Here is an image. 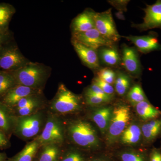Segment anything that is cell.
Listing matches in <instances>:
<instances>
[{
	"instance_id": "obj_1",
	"label": "cell",
	"mask_w": 161,
	"mask_h": 161,
	"mask_svg": "<svg viewBox=\"0 0 161 161\" xmlns=\"http://www.w3.org/2000/svg\"><path fill=\"white\" fill-rule=\"evenodd\" d=\"M66 139L80 150L94 151L100 148L101 142L97 131L89 121L77 119L65 123Z\"/></svg>"
},
{
	"instance_id": "obj_2",
	"label": "cell",
	"mask_w": 161,
	"mask_h": 161,
	"mask_svg": "<svg viewBox=\"0 0 161 161\" xmlns=\"http://www.w3.org/2000/svg\"><path fill=\"white\" fill-rule=\"evenodd\" d=\"M82 108L83 101L80 95L73 93L63 84H60L57 94L50 103L48 112L61 117L78 113Z\"/></svg>"
},
{
	"instance_id": "obj_3",
	"label": "cell",
	"mask_w": 161,
	"mask_h": 161,
	"mask_svg": "<svg viewBox=\"0 0 161 161\" xmlns=\"http://www.w3.org/2000/svg\"><path fill=\"white\" fill-rule=\"evenodd\" d=\"M44 109L27 116L16 117L13 134L23 141L35 139L42 132L47 112Z\"/></svg>"
},
{
	"instance_id": "obj_4",
	"label": "cell",
	"mask_w": 161,
	"mask_h": 161,
	"mask_svg": "<svg viewBox=\"0 0 161 161\" xmlns=\"http://www.w3.org/2000/svg\"><path fill=\"white\" fill-rule=\"evenodd\" d=\"M35 139L37 141L40 147L49 144L64 146L66 139L64 121L60 116L47 112L46 123L43 130Z\"/></svg>"
},
{
	"instance_id": "obj_5",
	"label": "cell",
	"mask_w": 161,
	"mask_h": 161,
	"mask_svg": "<svg viewBox=\"0 0 161 161\" xmlns=\"http://www.w3.org/2000/svg\"><path fill=\"white\" fill-rule=\"evenodd\" d=\"M131 117L130 107L125 104H118L113 107L109 125L105 136L108 146H112L119 140L130 124Z\"/></svg>"
},
{
	"instance_id": "obj_6",
	"label": "cell",
	"mask_w": 161,
	"mask_h": 161,
	"mask_svg": "<svg viewBox=\"0 0 161 161\" xmlns=\"http://www.w3.org/2000/svg\"><path fill=\"white\" fill-rule=\"evenodd\" d=\"M17 85L40 90L46 81V70L34 63L26 64L18 69L10 72Z\"/></svg>"
},
{
	"instance_id": "obj_7",
	"label": "cell",
	"mask_w": 161,
	"mask_h": 161,
	"mask_svg": "<svg viewBox=\"0 0 161 161\" xmlns=\"http://www.w3.org/2000/svg\"><path fill=\"white\" fill-rule=\"evenodd\" d=\"M95 28L103 36L112 42L120 40L119 35L112 17L111 9L102 13H95L94 16Z\"/></svg>"
},
{
	"instance_id": "obj_8",
	"label": "cell",
	"mask_w": 161,
	"mask_h": 161,
	"mask_svg": "<svg viewBox=\"0 0 161 161\" xmlns=\"http://www.w3.org/2000/svg\"><path fill=\"white\" fill-rule=\"evenodd\" d=\"M25 62L26 59L16 47L6 45L0 50V71H13Z\"/></svg>"
},
{
	"instance_id": "obj_9",
	"label": "cell",
	"mask_w": 161,
	"mask_h": 161,
	"mask_svg": "<svg viewBox=\"0 0 161 161\" xmlns=\"http://www.w3.org/2000/svg\"><path fill=\"white\" fill-rule=\"evenodd\" d=\"M75 41L97 50L103 47L112 46L113 42L104 37L95 28L74 35Z\"/></svg>"
},
{
	"instance_id": "obj_10",
	"label": "cell",
	"mask_w": 161,
	"mask_h": 161,
	"mask_svg": "<svg viewBox=\"0 0 161 161\" xmlns=\"http://www.w3.org/2000/svg\"><path fill=\"white\" fill-rule=\"evenodd\" d=\"M40 92V90L17 85L5 94L0 99V102L12 109L22 98L31 95H39Z\"/></svg>"
},
{
	"instance_id": "obj_11",
	"label": "cell",
	"mask_w": 161,
	"mask_h": 161,
	"mask_svg": "<svg viewBox=\"0 0 161 161\" xmlns=\"http://www.w3.org/2000/svg\"><path fill=\"white\" fill-rule=\"evenodd\" d=\"M145 15L143 22L136 25L142 30L161 27V1H158L152 5H147L144 9Z\"/></svg>"
},
{
	"instance_id": "obj_12",
	"label": "cell",
	"mask_w": 161,
	"mask_h": 161,
	"mask_svg": "<svg viewBox=\"0 0 161 161\" xmlns=\"http://www.w3.org/2000/svg\"><path fill=\"white\" fill-rule=\"evenodd\" d=\"M113 109V107L103 106L94 108L90 112V119L96 125L103 135L105 136L108 131Z\"/></svg>"
},
{
	"instance_id": "obj_13",
	"label": "cell",
	"mask_w": 161,
	"mask_h": 161,
	"mask_svg": "<svg viewBox=\"0 0 161 161\" xmlns=\"http://www.w3.org/2000/svg\"><path fill=\"white\" fill-rule=\"evenodd\" d=\"M73 45L76 52L87 66L92 69H97L99 67V59L97 50L88 47L74 40Z\"/></svg>"
},
{
	"instance_id": "obj_14",
	"label": "cell",
	"mask_w": 161,
	"mask_h": 161,
	"mask_svg": "<svg viewBox=\"0 0 161 161\" xmlns=\"http://www.w3.org/2000/svg\"><path fill=\"white\" fill-rule=\"evenodd\" d=\"M122 63L124 67L131 75L136 76L140 74V62L135 48L124 47L122 52Z\"/></svg>"
},
{
	"instance_id": "obj_15",
	"label": "cell",
	"mask_w": 161,
	"mask_h": 161,
	"mask_svg": "<svg viewBox=\"0 0 161 161\" xmlns=\"http://www.w3.org/2000/svg\"><path fill=\"white\" fill-rule=\"evenodd\" d=\"M16 119L12 110L0 102V130L9 139L13 133Z\"/></svg>"
},
{
	"instance_id": "obj_16",
	"label": "cell",
	"mask_w": 161,
	"mask_h": 161,
	"mask_svg": "<svg viewBox=\"0 0 161 161\" xmlns=\"http://www.w3.org/2000/svg\"><path fill=\"white\" fill-rule=\"evenodd\" d=\"M125 38L134 43L142 53H147L161 49V45L159 43L158 39L150 35L142 36H130Z\"/></svg>"
},
{
	"instance_id": "obj_17",
	"label": "cell",
	"mask_w": 161,
	"mask_h": 161,
	"mask_svg": "<svg viewBox=\"0 0 161 161\" xmlns=\"http://www.w3.org/2000/svg\"><path fill=\"white\" fill-rule=\"evenodd\" d=\"M141 130L144 142L152 143L161 133V116L143 123L141 125Z\"/></svg>"
},
{
	"instance_id": "obj_18",
	"label": "cell",
	"mask_w": 161,
	"mask_h": 161,
	"mask_svg": "<svg viewBox=\"0 0 161 161\" xmlns=\"http://www.w3.org/2000/svg\"><path fill=\"white\" fill-rule=\"evenodd\" d=\"M142 139L141 125L133 122L130 123L121 135L120 143L127 146L137 145Z\"/></svg>"
},
{
	"instance_id": "obj_19",
	"label": "cell",
	"mask_w": 161,
	"mask_h": 161,
	"mask_svg": "<svg viewBox=\"0 0 161 161\" xmlns=\"http://www.w3.org/2000/svg\"><path fill=\"white\" fill-rule=\"evenodd\" d=\"M95 13L93 11H85L78 15L73 22L75 34L83 32L95 28Z\"/></svg>"
},
{
	"instance_id": "obj_20",
	"label": "cell",
	"mask_w": 161,
	"mask_h": 161,
	"mask_svg": "<svg viewBox=\"0 0 161 161\" xmlns=\"http://www.w3.org/2000/svg\"><path fill=\"white\" fill-rule=\"evenodd\" d=\"M138 117L144 122L158 118L161 116V112L148 101H144L135 106Z\"/></svg>"
},
{
	"instance_id": "obj_21",
	"label": "cell",
	"mask_w": 161,
	"mask_h": 161,
	"mask_svg": "<svg viewBox=\"0 0 161 161\" xmlns=\"http://www.w3.org/2000/svg\"><path fill=\"white\" fill-rule=\"evenodd\" d=\"M63 146L49 144L40 147L38 152L39 161H59L63 151Z\"/></svg>"
},
{
	"instance_id": "obj_22",
	"label": "cell",
	"mask_w": 161,
	"mask_h": 161,
	"mask_svg": "<svg viewBox=\"0 0 161 161\" xmlns=\"http://www.w3.org/2000/svg\"><path fill=\"white\" fill-rule=\"evenodd\" d=\"M40 146L36 139L26 144L22 150L6 161H33L37 154Z\"/></svg>"
},
{
	"instance_id": "obj_23",
	"label": "cell",
	"mask_w": 161,
	"mask_h": 161,
	"mask_svg": "<svg viewBox=\"0 0 161 161\" xmlns=\"http://www.w3.org/2000/svg\"><path fill=\"white\" fill-rule=\"evenodd\" d=\"M116 156L121 161H149V153L132 148L120 150Z\"/></svg>"
},
{
	"instance_id": "obj_24",
	"label": "cell",
	"mask_w": 161,
	"mask_h": 161,
	"mask_svg": "<svg viewBox=\"0 0 161 161\" xmlns=\"http://www.w3.org/2000/svg\"><path fill=\"white\" fill-rule=\"evenodd\" d=\"M102 61L109 66L118 65L120 62V58L117 50L112 46L101 47L99 51Z\"/></svg>"
},
{
	"instance_id": "obj_25",
	"label": "cell",
	"mask_w": 161,
	"mask_h": 161,
	"mask_svg": "<svg viewBox=\"0 0 161 161\" xmlns=\"http://www.w3.org/2000/svg\"><path fill=\"white\" fill-rule=\"evenodd\" d=\"M114 84L115 93L121 97H123L127 95L130 90L131 80L128 75L123 72H119L116 74Z\"/></svg>"
},
{
	"instance_id": "obj_26",
	"label": "cell",
	"mask_w": 161,
	"mask_h": 161,
	"mask_svg": "<svg viewBox=\"0 0 161 161\" xmlns=\"http://www.w3.org/2000/svg\"><path fill=\"white\" fill-rule=\"evenodd\" d=\"M89 158L83 150L71 148L63 150L59 161H87Z\"/></svg>"
},
{
	"instance_id": "obj_27",
	"label": "cell",
	"mask_w": 161,
	"mask_h": 161,
	"mask_svg": "<svg viewBox=\"0 0 161 161\" xmlns=\"http://www.w3.org/2000/svg\"><path fill=\"white\" fill-rule=\"evenodd\" d=\"M16 85V82L10 72L0 71V99Z\"/></svg>"
},
{
	"instance_id": "obj_28",
	"label": "cell",
	"mask_w": 161,
	"mask_h": 161,
	"mask_svg": "<svg viewBox=\"0 0 161 161\" xmlns=\"http://www.w3.org/2000/svg\"><path fill=\"white\" fill-rule=\"evenodd\" d=\"M127 98L133 106L142 102L148 100L143 90L138 84L135 85L130 89L127 93Z\"/></svg>"
},
{
	"instance_id": "obj_29",
	"label": "cell",
	"mask_w": 161,
	"mask_h": 161,
	"mask_svg": "<svg viewBox=\"0 0 161 161\" xmlns=\"http://www.w3.org/2000/svg\"><path fill=\"white\" fill-rule=\"evenodd\" d=\"M43 101L27 106L23 108L13 111L16 117L27 116L36 113L43 109Z\"/></svg>"
},
{
	"instance_id": "obj_30",
	"label": "cell",
	"mask_w": 161,
	"mask_h": 161,
	"mask_svg": "<svg viewBox=\"0 0 161 161\" xmlns=\"http://www.w3.org/2000/svg\"><path fill=\"white\" fill-rule=\"evenodd\" d=\"M85 99L87 104L93 108L103 106L112 100L94 94H85Z\"/></svg>"
},
{
	"instance_id": "obj_31",
	"label": "cell",
	"mask_w": 161,
	"mask_h": 161,
	"mask_svg": "<svg viewBox=\"0 0 161 161\" xmlns=\"http://www.w3.org/2000/svg\"><path fill=\"white\" fill-rule=\"evenodd\" d=\"M13 13V9L9 5L0 4V27L6 28Z\"/></svg>"
},
{
	"instance_id": "obj_32",
	"label": "cell",
	"mask_w": 161,
	"mask_h": 161,
	"mask_svg": "<svg viewBox=\"0 0 161 161\" xmlns=\"http://www.w3.org/2000/svg\"><path fill=\"white\" fill-rule=\"evenodd\" d=\"M97 76L102 80L112 85L115 83L116 74L110 68H104L98 71Z\"/></svg>"
},
{
	"instance_id": "obj_33",
	"label": "cell",
	"mask_w": 161,
	"mask_h": 161,
	"mask_svg": "<svg viewBox=\"0 0 161 161\" xmlns=\"http://www.w3.org/2000/svg\"><path fill=\"white\" fill-rule=\"evenodd\" d=\"M93 83L97 85L107 95L113 98L115 93V88L112 85L102 80L97 76L93 79Z\"/></svg>"
},
{
	"instance_id": "obj_34",
	"label": "cell",
	"mask_w": 161,
	"mask_h": 161,
	"mask_svg": "<svg viewBox=\"0 0 161 161\" xmlns=\"http://www.w3.org/2000/svg\"><path fill=\"white\" fill-rule=\"evenodd\" d=\"M39 95L40 94L31 95V96H27L22 98L19 101L15 107L12 109V110L13 111H14V110L19 109L25 108L27 106L42 102V100L39 98Z\"/></svg>"
},
{
	"instance_id": "obj_35",
	"label": "cell",
	"mask_w": 161,
	"mask_h": 161,
	"mask_svg": "<svg viewBox=\"0 0 161 161\" xmlns=\"http://www.w3.org/2000/svg\"><path fill=\"white\" fill-rule=\"evenodd\" d=\"M85 94H94V95H98V96L103 97V98H108V99H111V100L113 99L107 95L101 89L99 86L93 82H92V84L86 89Z\"/></svg>"
},
{
	"instance_id": "obj_36",
	"label": "cell",
	"mask_w": 161,
	"mask_h": 161,
	"mask_svg": "<svg viewBox=\"0 0 161 161\" xmlns=\"http://www.w3.org/2000/svg\"><path fill=\"white\" fill-rule=\"evenodd\" d=\"M87 161H115L112 156L109 154H96L89 157Z\"/></svg>"
},
{
	"instance_id": "obj_37",
	"label": "cell",
	"mask_w": 161,
	"mask_h": 161,
	"mask_svg": "<svg viewBox=\"0 0 161 161\" xmlns=\"http://www.w3.org/2000/svg\"><path fill=\"white\" fill-rule=\"evenodd\" d=\"M9 33L6 28L0 27V50L7 45L9 36Z\"/></svg>"
},
{
	"instance_id": "obj_38",
	"label": "cell",
	"mask_w": 161,
	"mask_h": 161,
	"mask_svg": "<svg viewBox=\"0 0 161 161\" xmlns=\"http://www.w3.org/2000/svg\"><path fill=\"white\" fill-rule=\"evenodd\" d=\"M11 146L9 138L0 130V149L4 150L9 148Z\"/></svg>"
},
{
	"instance_id": "obj_39",
	"label": "cell",
	"mask_w": 161,
	"mask_h": 161,
	"mask_svg": "<svg viewBox=\"0 0 161 161\" xmlns=\"http://www.w3.org/2000/svg\"><path fill=\"white\" fill-rule=\"evenodd\" d=\"M149 161H161V150L153 148L149 153Z\"/></svg>"
},
{
	"instance_id": "obj_40",
	"label": "cell",
	"mask_w": 161,
	"mask_h": 161,
	"mask_svg": "<svg viewBox=\"0 0 161 161\" xmlns=\"http://www.w3.org/2000/svg\"><path fill=\"white\" fill-rule=\"evenodd\" d=\"M129 1H114V2H112L111 3H114V4H112L113 6H115V7H117V9H119V10H121L123 11V10L124 9V10H125L126 9V6L127 3Z\"/></svg>"
},
{
	"instance_id": "obj_41",
	"label": "cell",
	"mask_w": 161,
	"mask_h": 161,
	"mask_svg": "<svg viewBox=\"0 0 161 161\" xmlns=\"http://www.w3.org/2000/svg\"><path fill=\"white\" fill-rule=\"evenodd\" d=\"M115 16H116V18L119 19L125 20V16H124L123 14V12L121 11V10H119V11L115 13Z\"/></svg>"
},
{
	"instance_id": "obj_42",
	"label": "cell",
	"mask_w": 161,
	"mask_h": 161,
	"mask_svg": "<svg viewBox=\"0 0 161 161\" xmlns=\"http://www.w3.org/2000/svg\"><path fill=\"white\" fill-rule=\"evenodd\" d=\"M8 159L7 155L5 153L0 152V161H6Z\"/></svg>"
},
{
	"instance_id": "obj_43",
	"label": "cell",
	"mask_w": 161,
	"mask_h": 161,
	"mask_svg": "<svg viewBox=\"0 0 161 161\" xmlns=\"http://www.w3.org/2000/svg\"><path fill=\"white\" fill-rule=\"evenodd\" d=\"M33 161H39V160H38L37 158H35L34 159Z\"/></svg>"
},
{
	"instance_id": "obj_44",
	"label": "cell",
	"mask_w": 161,
	"mask_h": 161,
	"mask_svg": "<svg viewBox=\"0 0 161 161\" xmlns=\"http://www.w3.org/2000/svg\"></svg>"
}]
</instances>
